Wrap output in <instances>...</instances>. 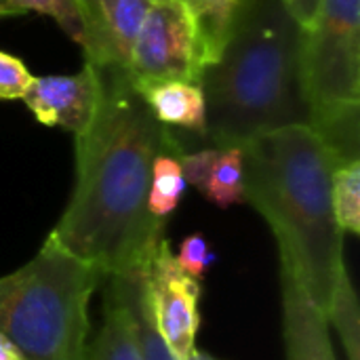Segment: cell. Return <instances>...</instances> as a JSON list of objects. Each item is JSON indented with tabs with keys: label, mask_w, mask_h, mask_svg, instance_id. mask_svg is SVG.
I'll list each match as a JSON object with an SVG mask.
<instances>
[{
	"label": "cell",
	"mask_w": 360,
	"mask_h": 360,
	"mask_svg": "<svg viewBox=\"0 0 360 360\" xmlns=\"http://www.w3.org/2000/svg\"><path fill=\"white\" fill-rule=\"evenodd\" d=\"M84 61L95 70L97 103L76 135L74 190L49 236L108 278L150 266L167 226L148 209L152 165L186 150L152 114L127 68Z\"/></svg>",
	"instance_id": "cell-1"
},
{
	"label": "cell",
	"mask_w": 360,
	"mask_h": 360,
	"mask_svg": "<svg viewBox=\"0 0 360 360\" xmlns=\"http://www.w3.org/2000/svg\"><path fill=\"white\" fill-rule=\"evenodd\" d=\"M240 148L245 202L270 226L281 268L325 314L346 270V234L331 207V175L342 162L308 124L257 135Z\"/></svg>",
	"instance_id": "cell-2"
},
{
	"label": "cell",
	"mask_w": 360,
	"mask_h": 360,
	"mask_svg": "<svg viewBox=\"0 0 360 360\" xmlns=\"http://www.w3.org/2000/svg\"><path fill=\"white\" fill-rule=\"evenodd\" d=\"M304 27L283 0H251L221 55L200 74L205 137L211 146L293 127H310L302 70Z\"/></svg>",
	"instance_id": "cell-3"
},
{
	"label": "cell",
	"mask_w": 360,
	"mask_h": 360,
	"mask_svg": "<svg viewBox=\"0 0 360 360\" xmlns=\"http://www.w3.org/2000/svg\"><path fill=\"white\" fill-rule=\"evenodd\" d=\"M101 281L95 266L46 236L27 264L0 276V335L23 360H86Z\"/></svg>",
	"instance_id": "cell-4"
},
{
	"label": "cell",
	"mask_w": 360,
	"mask_h": 360,
	"mask_svg": "<svg viewBox=\"0 0 360 360\" xmlns=\"http://www.w3.org/2000/svg\"><path fill=\"white\" fill-rule=\"evenodd\" d=\"M304 86L310 122L360 105V0H323L304 30Z\"/></svg>",
	"instance_id": "cell-5"
},
{
	"label": "cell",
	"mask_w": 360,
	"mask_h": 360,
	"mask_svg": "<svg viewBox=\"0 0 360 360\" xmlns=\"http://www.w3.org/2000/svg\"><path fill=\"white\" fill-rule=\"evenodd\" d=\"M129 74L133 80L200 82L202 59L186 0H152L135 36Z\"/></svg>",
	"instance_id": "cell-6"
},
{
	"label": "cell",
	"mask_w": 360,
	"mask_h": 360,
	"mask_svg": "<svg viewBox=\"0 0 360 360\" xmlns=\"http://www.w3.org/2000/svg\"><path fill=\"white\" fill-rule=\"evenodd\" d=\"M148 300L154 327L173 359H190L200 329V281L179 268L167 238L158 243L148 266Z\"/></svg>",
	"instance_id": "cell-7"
},
{
	"label": "cell",
	"mask_w": 360,
	"mask_h": 360,
	"mask_svg": "<svg viewBox=\"0 0 360 360\" xmlns=\"http://www.w3.org/2000/svg\"><path fill=\"white\" fill-rule=\"evenodd\" d=\"M21 99L38 122L80 135L89 127L97 103L95 70L84 61V68L72 76H32Z\"/></svg>",
	"instance_id": "cell-8"
},
{
	"label": "cell",
	"mask_w": 360,
	"mask_h": 360,
	"mask_svg": "<svg viewBox=\"0 0 360 360\" xmlns=\"http://www.w3.org/2000/svg\"><path fill=\"white\" fill-rule=\"evenodd\" d=\"M152 0H76L84 23V59L129 68L135 36Z\"/></svg>",
	"instance_id": "cell-9"
},
{
	"label": "cell",
	"mask_w": 360,
	"mask_h": 360,
	"mask_svg": "<svg viewBox=\"0 0 360 360\" xmlns=\"http://www.w3.org/2000/svg\"><path fill=\"white\" fill-rule=\"evenodd\" d=\"M281 310L287 360H338L325 314L285 268H281Z\"/></svg>",
	"instance_id": "cell-10"
},
{
	"label": "cell",
	"mask_w": 360,
	"mask_h": 360,
	"mask_svg": "<svg viewBox=\"0 0 360 360\" xmlns=\"http://www.w3.org/2000/svg\"><path fill=\"white\" fill-rule=\"evenodd\" d=\"M179 167L186 184L194 186L207 200L219 209L245 202V165L243 148H202L179 154Z\"/></svg>",
	"instance_id": "cell-11"
},
{
	"label": "cell",
	"mask_w": 360,
	"mask_h": 360,
	"mask_svg": "<svg viewBox=\"0 0 360 360\" xmlns=\"http://www.w3.org/2000/svg\"><path fill=\"white\" fill-rule=\"evenodd\" d=\"M103 281L108 285L103 295L101 327L93 344H89L86 360H143L135 316L124 293L122 276L114 274Z\"/></svg>",
	"instance_id": "cell-12"
},
{
	"label": "cell",
	"mask_w": 360,
	"mask_h": 360,
	"mask_svg": "<svg viewBox=\"0 0 360 360\" xmlns=\"http://www.w3.org/2000/svg\"><path fill=\"white\" fill-rule=\"evenodd\" d=\"M133 78V76H131ZM152 114L167 127L205 137V95L198 82L188 80H133Z\"/></svg>",
	"instance_id": "cell-13"
},
{
	"label": "cell",
	"mask_w": 360,
	"mask_h": 360,
	"mask_svg": "<svg viewBox=\"0 0 360 360\" xmlns=\"http://www.w3.org/2000/svg\"><path fill=\"white\" fill-rule=\"evenodd\" d=\"M249 2L251 0H186L196 25L202 70L221 55Z\"/></svg>",
	"instance_id": "cell-14"
},
{
	"label": "cell",
	"mask_w": 360,
	"mask_h": 360,
	"mask_svg": "<svg viewBox=\"0 0 360 360\" xmlns=\"http://www.w3.org/2000/svg\"><path fill=\"white\" fill-rule=\"evenodd\" d=\"M120 276H122L129 306L135 316L143 360H175L169 352V348L165 346L162 338L158 335L154 321H152V310H150V300H148V268L129 270V272H122Z\"/></svg>",
	"instance_id": "cell-15"
},
{
	"label": "cell",
	"mask_w": 360,
	"mask_h": 360,
	"mask_svg": "<svg viewBox=\"0 0 360 360\" xmlns=\"http://www.w3.org/2000/svg\"><path fill=\"white\" fill-rule=\"evenodd\" d=\"M329 327H333L344 344L346 360H360V308L354 283L348 268L340 274L331 302L325 310Z\"/></svg>",
	"instance_id": "cell-16"
},
{
	"label": "cell",
	"mask_w": 360,
	"mask_h": 360,
	"mask_svg": "<svg viewBox=\"0 0 360 360\" xmlns=\"http://www.w3.org/2000/svg\"><path fill=\"white\" fill-rule=\"evenodd\" d=\"M186 179L179 167V154H160L156 156L152 165V179H150V192H148V209L154 217L167 221L169 215L175 213V209L181 202Z\"/></svg>",
	"instance_id": "cell-17"
},
{
	"label": "cell",
	"mask_w": 360,
	"mask_h": 360,
	"mask_svg": "<svg viewBox=\"0 0 360 360\" xmlns=\"http://www.w3.org/2000/svg\"><path fill=\"white\" fill-rule=\"evenodd\" d=\"M331 207L338 228L344 234H360V160H350L333 169Z\"/></svg>",
	"instance_id": "cell-18"
},
{
	"label": "cell",
	"mask_w": 360,
	"mask_h": 360,
	"mask_svg": "<svg viewBox=\"0 0 360 360\" xmlns=\"http://www.w3.org/2000/svg\"><path fill=\"white\" fill-rule=\"evenodd\" d=\"M13 6L25 15L30 11L42 13L53 17L59 27L76 42L82 46L84 42V23H82V15L80 8L76 4V0H11Z\"/></svg>",
	"instance_id": "cell-19"
},
{
	"label": "cell",
	"mask_w": 360,
	"mask_h": 360,
	"mask_svg": "<svg viewBox=\"0 0 360 360\" xmlns=\"http://www.w3.org/2000/svg\"><path fill=\"white\" fill-rule=\"evenodd\" d=\"M179 268L196 281H202L207 270L215 264V253L211 251L209 240L202 234H188L179 243V251L175 255Z\"/></svg>",
	"instance_id": "cell-20"
},
{
	"label": "cell",
	"mask_w": 360,
	"mask_h": 360,
	"mask_svg": "<svg viewBox=\"0 0 360 360\" xmlns=\"http://www.w3.org/2000/svg\"><path fill=\"white\" fill-rule=\"evenodd\" d=\"M30 80L32 74L27 72L25 63L0 51V99H21Z\"/></svg>",
	"instance_id": "cell-21"
},
{
	"label": "cell",
	"mask_w": 360,
	"mask_h": 360,
	"mask_svg": "<svg viewBox=\"0 0 360 360\" xmlns=\"http://www.w3.org/2000/svg\"><path fill=\"white\" fill-rule=\"evenodd\" d=\"M283 2H285L287 11L291 13V17L306 30L312 23V19L316 17L323 0H283Z\"/></svg>",
	"instance_id": "cell-22"
},
{
	"label": "cell",
	"mask_w": 360,
	"mask_h": 360,
	"mask_svg": "<svg viewBox=\"0 0 360 360\" xmlns=\"http://www.w3.org/2000/svg\"><path fill=\"white\" fill-rule=\"evenodd\" d=\"M0 360H23L19 352L11 346V342L4 340L2 335H0Z\"/></svg>",
	"instance_id": "cell-23"
},
{
	"label": "cell",
	"mask_w": 360,
	"mask_h": 360,
	"mask_svg": "<svg viewBox=\"0 0 360 360\" xmlns=\"http://www.w3.org/2000/svg\"><path fill=\"white\" fill-rule=\"evenodd\" d=\"M17 15H21V13L13 6L11 0H0V19L2 17H17Z\"/></svg>",
	"instance_id": "cell-24"
},
{
	"label": "cell",
	"mask_w": 360,
	"mask_h": 360,
	"mask_svg": "<svg viewBox=\"0 0 360 360\" xmlns=\"http://www.w3.org/2000/svg\"><path fill=\"white\" fill-rule=\"evenodd\" d=\"M188 360H221V359H217V356H213V354H209V352H202V350H194L192 354H190V359Z\"/></svg>",
	"instance_id": "cell-25"
}]
</instances>
